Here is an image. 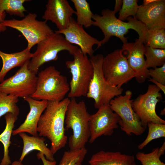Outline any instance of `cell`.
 I'll return each instance as SVG.
<instances>
[{"instance_id":"44dd1931","label":"cell","mask_w":165,"mask_h":165,"mask_svg":"<svg viewBox=\"0 0 165 165\" xmlns=\"http://www.w3.org/2000/svg\"><path fill=\"white\" fill-rule=\"evenodd\" d=\"M22 138L23 143V149L19 161L22 162L25 156L34 150H37L42 153L48 160L55 161L54 155L45 143L46 139L42 137L30 136L25 132L19 134Z\"/></svg>"},{"instance_id":"52a82bcc","label":"cell","mask_w":165,"mask_h":165,"mask_svg":"<svg viewBox=\"0 0 165 165\" xmlns=\"http://www.w3.org/2000/svg\"><path fill=\"white\" fill-rule=\"evenodd\" d=\"M73 56V60L65 62L72 76L68 93V97L70 98L86 96L94 73L90 58L79 48Z\"/></svg>"},{"instance_id":"484cf974","label":"cell","mask_w":165,"mask_h":165,"mask_svg":"<svg viewBox=\"0 0 165 165\" xmlns=\"http://www.w3.org/2000/svg\"><path fill=\"white\" fill-rule=\"evenodd\" d=\"M144 55L146 68H153L165 64V49H154L145 46Z\"/></svg>"},{"instance_id":"603a6c76","label":"cell","mask_w":165,"mask_h":165,"mask_svg":"<svg viewBox=\"0 0 165 165\" xmlns=\"http://www.w3.org/2000/svg\"><path fill=\"white\" fill-rule=\"evenodd\" d=\"M76 10V20L79 24L87 28L92 26V12L89 3L86 0H71Z\"/></svg>"},{"instance_id":"4316f807","label":"cell","mask_w":165,"mask_h":165,"mask_svg":"<svg viewBox=\"0 0 165 165\" xmlns=\"http://www.w3.org/2000/svg\"><path fill=\"white\" fill-rule=\"evenodd\" d=\"M18 97L0 92V118L8 112L18 116L20 110L17 103Z\"/></svg>"},{"instance_id":"d4e9b609","label":"cell","mask_w":165,"mask_h":165,"mask_svg":"<svg viewBox=\"0 0 165 165\" xmlns=\"http://www.w3.org/2000/svg\"><path fill=\"white\" fill-rule=\"evenodd\" d=\"M156 27L147 30L144 44L154 49H165V30Z\"/></svg>"},{"instance_id":"ab89813d","label":"cell","mask_w":165,"mask_h":165,"mask_svg":"<svg viewBox=\"0 0 165 165\" xmlns=\"http://www.w3.org/2000/svg\"><path fill=\"white\" fill-rule=\"evenodd\" d=\"M160 115H165V108L161 110L160 113Z\"/></svg>"},{"instance_id":"e575fe53","label":"cell","mask_w":165,"mask_h":165,"mask_svg":"<svg viewBox=\"0 0 165 165\" xmlns=\"http://www.w3.org/2000/svg\"><path fill=\"white\" fill-rule=\"evenodd\" d=\"M123 3V1L121 0H116L114 9V11L117 13L119 11L121 8Z\"/></svg>"},{"instance_id":"7c38bea8","label":"cell","mask_w":165,"mask_h":165,"mask_svg":"<svg viewBox=\"0 0 165 165\" xmlns=\"http://www.w3.org/2000/svg\"><path fill=\"white\" fill-rule=\"evenodd\" d=\"M160 89L155 84H149L147 92L133 100L132 107L146 129L147 123L153 122L165 124V121L156 114V108L162 99Z\"/></svg>"},{"instance_id":"836d02e7","label":"cell","mask_w":165,"mask_h":165,"mask_svg":"<svg viewBox=\"0 0 165 165\" xmlns=\"http://www.w3.org/2000/svg\"><path fill=\"white\" fill-rule=\"evenodd\" d=\"M149 81L153 83L155 85L158 87L160 90H161L164 94H165V85H164L161 83L156 81L152 78H149Z\"/></svg>"},{"instance_id":"8d00e7d4","label":"cell","mask_w":165,"mask_h":165,"mask_svg":"<svg viewBox=\"0 0 165 165\" xmlns=\"http://www.w3.org/2000/svg\"><path fill=\"white\" fill-rule=\"evenodd\" d=\"M4 20L0 16V32L5 31L6 30V27L2 24V22Z\"/></svg>"},{"instance_id":"ffe728a7","label":"cell","mask_w":165,"mask_h":165,"mask_svg":"<svg viewBox=\"0 0 165 165\" xmlns=\"http://www.w3.org/2000/svg\"><path fill=\"white\" fill-rule=\"evenodd\" d=\"M27 47L22 51L7 53L0 50V57L2 61V66L0 71V82L4 81L8 72L17 67H21L29 61L33 56V53Z\"/></svg>"},{"instance_id":"9c48e42d","label":"cell","mask_w":165,"mask_h":165,"mask_svg":"<svg viewBox=\"0 0 165 165\" xmlns=\"http://www.w3.org/2000/svg\"><path fill=\"white\" fill-rule=\"evenodd\" d=\"M122 49L115 50L104 57L102 68L104 77L111 85L121 88L136 77Z\"/></svg>"},{"instance_id":"cb8c5ba5","label":"cell","mask_w":165,"mask_h":165,"mask_svg":"<svg viewBox=\"0 0 165 165\" xmlns=\"http://www.w3.org/2000/svg\"><path fill=\"white\" fill-rule=\"evenodd\" d=\"M27 0H0V16L4 20L5 12L10 15L24 17L27 11L24 3Z\"/></svg>"},{"instance_id":"ac0fdd59","label":"cell","mask_w":165,"mask_h":165,"mask_svg":"<svg viewBox=\"0 0 165 165\" xmlns=\"http://www.w3.org/2000/svg\"><path fill=\"white\" fill-rule=\"evenodd\" d=\"M29 104L30 111L24 123L18 128L13 130L12 135H15L21 132H27L32 136L37 137L38 122L40 116L45 109L48 101L46 100H37L31 97L24 98Z\"/></svg>"},{"instance_id":"4dcf8cb0","label":"cell","mask_w":165,"mask_h":165,"mask_svg":"<svg viewBox=\"0 0 165 165\" xmlns=\"http://www.w3.org/2000/svg\"><path fill=\"white\" fill-rule=\"evenodd\" d=\"M158 148H154L148 153L138 152L136 154V157L142 165H165L164 163L161 161L158 156Z\"/></svg>"},{"instance_id":"83f0119b","label":"cell","mask_w":165,"mask_h":165,"mask_svg":"<svg viewBox=\"0 0 165 165\" xmlns=\"http://www.w3.org/2000/svg\"><path fill=\"white\" fill-rule=\"evenodd\" d=\"M87 152L85 147L75 150L65 151L59 165H82Z\"/></svg>"},{"instance_id":"74e56055","label":"cell","mask_w":165,"mask_h":165,"mask_svg":"<svg viewBox=\"0 0 165 165\" xmlns=\"http://www.w3.org/2000/svg\"><path fill=\"white\" fill-rule=\"evenodd\" d=\"M11 165H24L23 164L18 161H15L11 163Z\"/></svg>"},{"instance_id":"9a60e30c","label":"cell","mask_w":165,"mask_h":165,"mask_svg":"<svg viewBox=\"0 0 165 165\" xmlns=\"http://www.w3.org/2000/svg\"><path fill=\"white\" fill-rule=\"evenodd\" d=\"M145 45L143 40L136 38L134 42L123 44L122 49L127 53L128 63L136 74L135 77L139 83L144 82L149 78L148 69L146 67L144 58Z\"/></svg>"},{"instance_id":"e0dca14e","label":"cell","mask_w":165,"mask_h":165,"mask_svg":"<svg viewBox=\"0 0 165 165\" xmlns=\"http://www.w3.org/2000/svg\"><path fill=\"white\" fill-rule=\"evenodd\" d=\"M135 18L143 24L147 30L156 27L165 28V1L155 0L139 6Z\"/></svg>"},{"instance_id":"6da1fadb","label":"cell","mask_w":165,"mask_h":165,"mask_svg":"<svg viewBox=\"0 0 165 165\" xmlns=\"http://www.w3.org/2000/svg\"><path fill=\"white\" fill-rule=\"evenodd\" d=\"M70 99L49 101L38 122L37 131L40 137H46L51 142L50 150L54 155L66 145L68 137L64 124L65 114Z\"/></svg>"},{"instance_id":"1f68e13d","label":"cell","mask_w":165,"mask_h":165,"mask_svg":"<svg viewBox=\"0 0 165 165\" xmlns=\"http://www.w3.org/2000/svg\"><path fill=\"white\" fill-rule=\"evenodd\" d=\"M148 75L153 79L165 85V64L160 67L148 69Z\"/></svg>"},{"instance_id":"f546056e","label":"cell","mask_w":165,"mask_h":165,"mask_svg":"<svg viewBox=\"0 0 165 165\" xmlns=\"http://www.w3.org/2000/svg\"><path fill=\"white\" fill-rule=\"evenodd\" d=\"M122 7L119 11L118 19L122 21L132 16L135 17L139 6L137 0H123Z\"/></svg>"},{"instance_id":"2e32d148","label":"cell","mask_w":165,"mask_h":165,"mask_svg":"<svg viewBox=\"0 0 165 165\" xmlns=\"http://www.w3.org/2000/svg\"><path fill=\"white\" fill-rule=\"evenodd\" d=\"M46 8L42 19L54 23L58 31L66 29L73 15L76 14L67 0H48Z\"/></svg>"},{"instance_id":"f35d334b","label":"cell","mask_w":165,"mask_h":165,"mask_svg":"<svg viewBox=\"0 0 165 165\" xmlns=\"http://www.w3.org/2000/svg\"><path fill=\"white\" fill-rule=\"evenodd\" d=\"M155 0H144L143 1V5H145L152 3Z\"/></svg>"},{"instance_id":"8992f818","label":"cell","mask_w":165,"mask_h":165,"mask_svg":"<svg viewBox=\"0 0 165 165\" xmlns=\"http://www.w3.org/2000/svg\"><path fill=\"white\" fill-rule=\"evenodd\" d=\"M104 56L101 54L93 55L90 59L93 66L94 73L86 97L93 99L95 108L109 104L111 100L121 95L123 89L113 86L106 80L103 72Z\"/></svg>"},{"instance_id":"5bb4252c","label":"cell","mask_w":165,"mask_h":165,"mask_svg":"<svg viewBox=\"0 0 165 165\" xmlns=\"http://www.w3.org/2000/svg\"><path fill=\"white\" fill-rule=\"evenodd\" d=\"M54 31L63 35L70 44L79 46L83 54L88 55L90 57L93 55L94 52L93 46L97 45V49L102 46L100 41L89 34L83 26L78 24L72 17L71 18L68 26L66 29Z\"/></svg>"},{"instance_id":"d590c367","label":"cell","mask_w":165,"mask_h":165,"mask_svg":"<svg viewBox=\"0 0 165 165\" xmlns=\"http://www.w3.org/2000/svg\"><path fill=\"white\" fill-rule=\"evenodd\" d=\"M165 151V142L164 141L162 146L158 148L157 154L160 158V156L164 154Z\"/></svg>"},{"instance_id":"d6986e66","label":"cell","mask_w":165,"mask_h":165,"mask_svg":"<svg viewBox=\"0 0 165 165\" xmlns=\"http://www.w3.org/2000/svg\"><path fill=\"white\" fill-rule=\"evenodd\" d=\"M89 163L90 165H136L134 155L103 150L93 154Z\"/></svg>"},{"instance_id":"7402d4cb","label":"cell","mask_w":165,"mask_h":165,"mask_svg":"<svg viewBox=\"0 0 165 165\" xmlns=\"http://www.w3.org/2000/svg\"><path fill=\"white\" fill-rule=\"evenodd\" d=\"M6 123L5 128L0 134V141L4 147V155L0 165H9L11 164L10 157L9 155V147L11 143L10 141L11 135L14 123L18 119V116L8 112L5 116Z\"/></svg>"},{"instance_id":"30bf717a","label":"cell","mask_w":165,"mask_h":165,"mask_svg":"<svg viewBox=\"0 0 165 165\" xmlns=\"http://www.w3.org/2000/svg\"><path fill=\"white\" fill-rule=\"evenodd\" d=\"M37 17L36 13H29L21 20H4L2 23L20 31L27 41V47L31 50L35 45L54 33L46 21L38 20Z\"/></svg>"},{"instance_id":"f1b7e54d","label":"cell","mask_w":165,"mask_h":165,"mask_svg":"<svg viewBox=\"0 0 165 165\" xmlns=\"http://www.w3.org/2000/svg\"><path fill=\"white\" fill-rule=\"evenodd\" d=\"M148 135L145 140L138 146L140 150L142 149L153 140L165 137V124L149 122L147 123Z\"/></svg>"},{"instance_id":"ba28073f","label":"cell","mask_w":165,"mask_h":165,"mask_svg":"<svg viewBox=\"0 0 165 165\" xmlns=\"http://www.w3.org/2000/svg\"><path fill=\"white\" fill-rule=\"evenodd\" d=\"M132 94L130 90H127L124 95H120L111 100L109 105L120 118L118 124L121 130L128 136L132 134L139 136L142 134L146 129L132 107Z\"/></svg>"},{"instance_id":"d6a6232c","label":"cell","mask_w":165,"mask_h":165,"mask_svg":"<svg viewBox=\"0 0 165 165\" xmlns=\"http://www.w3.org/2000/svg\"><path fill=\"white\" fill-rule=\"evenodd\" d=\"M36 156L38 159L41 160L43 165H56V162L55 160L51 161L47 160L44 155L41 152H38Z\"/></svg>"},{"instance_id":"5b68a950","label":"cell","mask_w":165,"mask_h":165,"mask_svg":"<svg viewBox=\"0 0 165 165\" xmlns=\"http://www.w3.org/2000/svg\"><path fill=\"white\" fill-rule=\"evenodd\" d=\"M78 49L69 43L63 35L54 31L37 44L36 50L28 63V68L36 75L39 68L44 63L57 60L60 51L66 50L73 55Z\"/></svg>"},{"instance_id":"3957f363","label":"cell","mask_w":165,"mask_h":165,"mask_svg":"<svg viewBox=\"0 0 165 165\" xmlns=\"http://www.w3.org/2000/svg\"><path fill=\"white\" fill-rule=\"evenodd\" d=\"M90 116L84 101L77 102L75 98L70 99L64 121L66 128L72 131V134L69 138L70 150H75L85 147L90 137Z\"/></svg>"},{"instance_id":"277c9868","label":"cell","mask_w":165,"mask_h":165,"mask_svg":"<svg viewBox=\"0 0 165 165\" xmlns=\"http://www.w3.org/2000/svg\"><path fill=\"white\" fill-rule=\"evenodd\" d=\"M70 90L66 77L53 66L38 74L36 89L31 97L37 100L60 101Z\"/></svg>"},{"instance_id":"7a4b0ae2","label":"cell","mask_w":165,"mask_h":165,"mask_svg":"<svg viewBox=\"0 0 165 165\" xmlns=\"http://www.w3.org/2000/svg\"><path fill=\"white\" fill-rule=\"evenodd\" d=\"M116 13L113 10L107 8L102 10L101 16L94 14L92 25L99 27L104 35V38L100 41L101 45L107 42L112 36L119 38L123 44L127 43V38L125 35L130 29L137 32L138 38L143 40L144 43L147 30L145 25L132 16L127 18V22L122 21L117 18Z\"/></svg>"},{"instance_id":"4fadbf2b","label":"cell","mask_w":165,"mask_h":165,"mask_svg":"<svg viewBox=\"0 0 165 165\" xmlns=\"http://www.w3.org/2000/svg\"><path fill=\"white\" fill-rule=\"evenodd\" d=\"M95 113L90 115L89 124V142L93 143L102 135L111 136L119 127L120 118L111 109L109 104L104 105Z\"/></svg>"},{"instance_id":"8fae6325","label":"cell","mask_w":165,"mask_h":165,"mask_svg":"<svg viewBox=\"0 0 165 165\" xmlns=\"http://www.w3.org/2000/svg\"><path fill=\"white\" fill-rule=\"evenodd\" d=\"M26 62L13 76L0 83V92L18 97H31L35 92L37 76L28 68Z\"/></svg>"}]
</instances>
